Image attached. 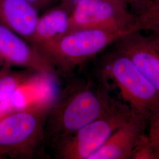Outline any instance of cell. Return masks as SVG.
Listing matches in <instances>:
<instances>
[{"mask_svg":"<svg viewBox=\"0 0 159 159\" xmlns=\"http://www.w3.org/2000/svg\"><path fill=\"white\" fill-rule=\"evenodd\" d=\"M39 13L44 12L60 3L59 0H27Z\"/></svg>","mask_w":159,"mask_h":159,"instance_id":"16","label":"cell"},{"mask_svg":"<svg viewBox=\"0 0 159 159\" xmlns=\"http://www.w3.org/2000/svg\"><path fill=\"white\" fill-rule=\"evenodd\" d=\"M71 11L67 7L59 3L44 12L39 16L30 44L44 56L69 32Z\"/></svg>","mask_w":159,"mask_h":159,"instance_id":"10","label":"cell"},{"mask_svg":"<svg viewBox=\"0 0 159 159\" xmlns=\"http://www.w3.org/2000/svg\"><path fill=\"white\" fill-rule=\"evenodd\" d=\"M137 31V30H136ZM134 31L80 29L68 32L44 54L57 77L66 78L127 34Z\"/></svg>","mask_w":159,"mask_h":159,"instance_id":"4","label":"cell"},{"mask_svg":"<svg viewBox=\"0 0 159 159\" xmlns=\"http://www.w3.org/2000/svg\"><path fill=\"white\" fill-rule=\"evenodd\" d=\"M131 159H156L153 150L148 141V134L135 148Z\"/></svg>","mask_w":159,"mask_h":159,"instance_id":"15","label":"cell"},{"mask_svg":"<svg viewBox=\"0 0 159 159\" xmlns=\"http://www.w3.org/2000/svg\"><path fill=\"white\" fill-rule=\"evenodd\" d=\"M128 6L137 9V12L142 8L146 0H124Z\"/></svg>","mask_w":159,"mask_h":159,"instance_id":"18","label":"cell"},{"mask_svg":"<svg viewBox=\"0 0 159 159\" xmlns=\"http://www.w3.org/2000/svg\"><path fill=\"white\" fill-rule=\"evenodd\" d=\"M60 3H61L64 6L67 7L70 10H73L74 6L81 0H59Z\"/></svg>","mask_w":159,"mask_h":159,"instance_id":"19","label":"cell"},{"mask_svg":"<svg viewBox=\"0 0 159 159\" xmlns=\"http://www.w3.org/2000/svg\"><path fill=\"white\" fill-rule=\"evenodd\" d=\"M39 13L27 0H0V24L11 29L29 43Z\"/></svg>","mask_w":159,"mask_h":159,"instance_id":"11","label":"cell"},{"mask_svg":"<svg viewBox=\"0 0 159 159\" xmlns=\"http://www.w3.org/2000/svg\"><path fill=\"white\" fill-rule=\"evenodd\" d=\"M148 123L143 116L134 114L89 159H131L135 148L146 136Z\"/></svg>","mask_w":159,"mask_h":159,"instance_id":"9","label":"cell"},{"mask_svg":"<svg viewBox=\"0 0 159 159\" xmlns=\"http://www.w3.org/2000/svg\"><path fill=\"white\" fill-rule=\"evenodd\" d=\"M136 15L137 23L159 18V0H146Z\"/></svg>","mask_w":159,"mask_h":159,"instance_id":"13","label":"cell"},{"mask_svg":"<svg viewBox=\"0 0 159 159\" xmlns=\"http://www.w3.org/2000/svg\"><path fill=\"white\" fill-rule=\"evenodd\" d=\"M134 113L127 104L121 102L77 131L54 153L56 158L90 159Z\"/></svg>","mask_w":159,"mask_h":159,"instance_id":"5","label":"cell"},{"mask_svg":"<svg viewBox=\"0 0 159 159\" xmlns=\"http://www.w3.org/2000/svg\"><path fill=\"white\" fill-rule=\"evenodd\" d=\"M51 99L32 102L0 118V156L31 159L46 154L44 124Z\"/></svg>","mask_w":159,"mask_h":159,"instance_id":"3","label":"cell"},{"mask_svg":"<svg viewBox=\"0 0 159 159\" xmlns=\"http://www.w3.org/2000/svg\"><path fill=\"white\" fill-rule=\"evenodd\" d=\"M103 1H108V2H110L113 3V4H115L116 5L121 6L123 7L127 8H129V6L126 4V2H125L124 0H103Z\"/></svg>","mask_w":159,"mask_h":159,"instance_id":"20","label":"cell"},{"mask_svg":"<svg viewBox=\"0 0 159 159\" xmlns=\"http://www.w3.org/2000/svg\"><path fill=\"white\" fill-rule=\"evenodd\" d=\"M11 67L4 64L0 68V118L15 110L11 102L12 96L35 77L41 76L31 69L16 70Z\"/></svg>","mask_w":159,"mask_h":159,"instance_id":"12","label":"cell"},{"mask_svg":"<svg viewBox=\"0 0 159 159\" xmlns=\"http://www.w3.org/2000/svg\"><path fill=\"white\" fill-rule=\"evenodd\" d=\"M141 31H148L159 38V17L138 23Z\"/></svg>","mask_w":159,"mask_h":159,"instance_id":"17","label":"cell"},{"mask_svg":"<svg viewBox=\"0 0 159 159\" xmlns=\"http://www.w3.org/2000/svg\"><path fill=\"white\" fill-rule=\"evenodd\" d=\"M102 53L93 75L111 89L117 88L126 104L148 123L159 113V91L124 53L114 47Z\"/></svg>","mask_w":159,"mask_h":159,"instance_id":"2","label":"cell"},{"mask_svg":"<svg viewBox=\"0 0 159 159\" xmlns=\"http://www.w3.org/2000/svg\"><path fill=\"white\" fill-rule=\"evenodd\" d=\"M130 58L144 77L159 92V38L146 36L137 30L113 44Z\"/></svg>","mask_w":159,"mask_h":159,"instance_id":"8","label":"cell"},{"mask_svg":"<svg viewBox=\"0 0 159 159\" xmlns=\"http://www.w3.org/2000/svg\"><path fill=\"white\" fill-rule=\"evenodd\" d=\"M4 64V63L2 61V60L1 59H0V68H1Z\"/></svg>","mask_w":159,"mask_h":159,"instance_id":"21","label":"cell"},{"mask_svg":"<svg viewBox=\"0 0 159 159\" xmlns=\"http://www.w3.org/2000/svg\"><path fill=\"white\" fill-rule=\"evenodd\" d=\"M0 59L11 67L31 69L45 77H57L49 61L27 40L0 24Z\"/></svg>","mask_w":159,"mask_h":159,"instance_id":"7","label":"cell"},{"mask_svg":"<svg viewBox=\"0 0 159 159\" xmlns=\"http://www.w3.org/2000/svg\"><path fill=\"white\" fill-rule=\"evenodd\" d=\"M148 123L149 124L148 139L153 150L156 159H159V113Z\"/></svg>","mask_w":159,"mask_h":159,"instance_id":"14","label":"cell"},{"mask_svg":"<svg viewBox=\"0 0 159 159\" xmlns=\"http://www.w3.org/2000/svg\"><path fill=\"white\" fill-rule=\"evenodd\" d=\"M57 96L51 99L44 124L47 150L55 153L83 127L100 117L121 103L110 94L111 89L92 77L77 73L66 78Z\"/></svg>","mask_w":159,"mask_h":159,"instance_id":"1","label":"cell"},{"mask_svg":"<svg viewBox=\"0 0 159 159\" xmlns=\"http://www.w3.org/2000/svg\"><path fill=\"white\" fill-rule=\"evenodd\" d=\"M80 29L140 30L136 14L103 0H81L74 6L70 17L69 32Z\"/></svg>","mask_w":159,"mask_h":159,"instance_id":"6","label":"cell"}]
</instances>
